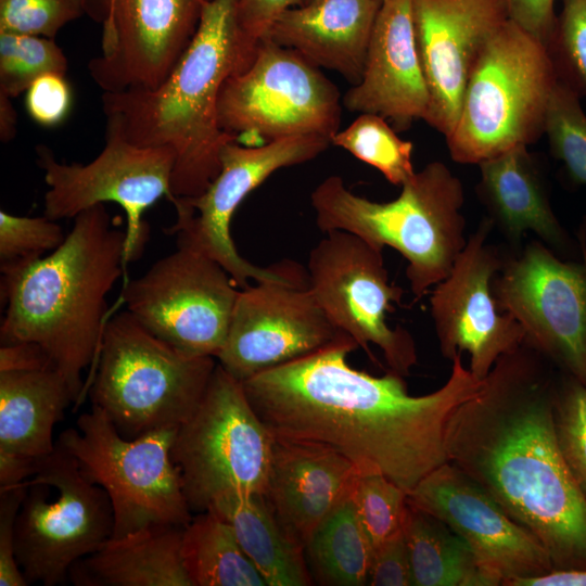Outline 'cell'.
<instances>
[{
    "mask_svg": "<svg viewBox=\"0 0 586 586\" xmlns=\"http://www.w3.org/2000/svg\"><path fill=\"white\" fill-rule=\"evenodd\" d=\"M358 347L346 336L257 373L242 381L245 395L276 436L329 446L360 473H381L408 494L448 461L447 423L482 381L456 355L447 381L415 396L399 373L351 367L347 357Z\"/></svg>",
    "mask_w": 586,
    "mask_h": 586,
    "instance_id": "6da1fadb",
    "label": "cell"
},
{
    "mask_svg": "<svg viewBox=\"0 0 586 586\" xmlns=\"http://www.w3.org/2000/svg\"><path fill=\"white\" fill-rule=\"evenodd\" d=\"M523 341L453 412L447 460L542 543L553 570L586 568V497L561 455L553 406L561 375Z\"/></svg>",
    "mask_w": 586,
    "mask_h": 586,
    "instance_id": "7a4b0ae2",
    "label": "cell"
},
{
    "mask_svg": "<svg viewBox=\"0 0 586 586\" xmlns=\"http://www.w3.org/2000/svg\"><path fill=\"white\" fill-rule=\"evenodd\" d=\"M104 204L82 211L63 243L44 257L1 267V344L40 345L81 402L82 371L95 364L106 295L126 266V229Z\"/></svg>",
    "mask_w": 586,
    "mask_h": 586,
    "instance_id": "3957f363",
    "label": "cell"
},
{
    "mask_svg": "<svg viewBox=\"0 0 586 586\" xmlns=\"http://www.w3.org/2000/svg\"><path fill=\"white\" fill-rule=\"evenodd\" d=\"M238 0H207L198 30L166 80L154 90L103 92L105 131L174 156L171 199L202 194L220 170L233 138L218 122L224 82L243 71Z\"/></svg>",
    "mask_w": 586,
    "mask_h": 586,
    "instance_id": "277c9868",
    "label": "cell"
},
{
    "mask_svg": "<svg viewBox=\"0 0 586 586\" xmlns=\"http://www.w3.org/2000/svg\"><path fill=\"white\" fill-rule=\"evenodd\" d=\"M400 188L395 200L374 202L332 175L313 190L310 204L322 232L347 231L378 249L400 253L417 301L449 275L467 244L464 191L440 161L426 164Z\"/></svg>",
    "mask_w": 586,
    "mask_h": 586,
    "instance_id": "5b68a950",
    "label": "cell"
},
{
    "mask_svg": "<svg viewBox=\"0 0 586 586\" xmlns=\"http://www.w3.org/2000/svg\"><path fill=\"white\" fill-rule=\"evenodd\" d=\"M557 81L545 43L509 18L470 75L455 129L446 138L451 160L479 165L535 143L544 135Z\"/></svg>",
    "mask_w": 586,
    "mask_h": 586,
    "instance_id": "8992f818",
    "label": "cell"
},
{
    "mask_svg": "<svg viewBox=\"0 0 586 586\" xmlns=\"http://www.w3.org/2000/svg\"><path fill=\"white\" fill-rule=\"evenodd\" d=\"M216 366L215 357L169 345L125 310L106 320L88 392L118 433L132 440L187 421Z\"/></svg>",
    "mask_w": 586,
    "mask_h": 586,
    "instance_id": "52a82bcc",
    "label": "cell"
},
{
    "mask_svg": "<svg viewBox=\"0 0 586 586\" xmlns=\"http://www.w3.org/2000/svg\"><path fill=\"white\" fill-rule=\"evenodd\" d=\"M178 428H161L128 440L92 405L78 417L76 428L59 435L55 445L74 457L81 473L107 494L114 511L111 538L150 525L186 526L191 521L193 514L170 453Z\"/></svg>",
    "mask_w": 586,
    "mask_h": 586,
    "instance_id": "ba28073f",
    "label": "cell"
},
{
    "mask_svg": "<svg viewBox=\"0 0 586 586\" xmlns=\"http://www.w3.org/2000/svg\"><path fill=\"white\" fill-rule=\"evenodd\" d=\"M275 440L242 382L217 362L201 403L178 428L170 450L191 512L205 511L231 493L266 494Z\"/></svg>",
    "mask_w": 586,
    "mask_h": 586,
    "instance_id": "9c48e42d",
    "label": "cell"
},
{
    "mask_svg": "<svg viewBox=\"0 0 586 586\" xmlns=\"http://www.w3.org/2000/svg\"><path fill=\"white\" fill-rule=\"evenodd\" d=\"M342 107L339 88L319 67L267 38L251 65L224 82L218 122L225 133L247 146L302 135L331 140Z\"/></svg>",
    "mask_w": 586,
    "mask_h": 586,
    "instance_id": "30bf717a",
    "label": "cell"
},
{
    "mask_svg": "<svg viewBox=\"0 0 586 586\" xmlns=\"http://www.w3.org/2000/svg\"><path fill=\"white\" fill-rule=\"evenodd\" d=\"M25 483L14 525L15 558L28 584L54 586L113 536V507L105 491L56 445Z\"/></svg>",
    "mask_w": 586,
    "mask_h": 586,
    "instance_id": "8fae6325",
    "label": "cell"
},
{
    "mask_svg": "<svg viewBox=\"0 0 586 586\" xmlns=\"http://www.w3.org/2000/svg\"><path fill=\"white\" fill-rule=\"evenodd\" d=\"M331 140L317 135L292 136L262 145L228 142L220 153V170L207 189L194 198H175L177 213L168 229L177 243L192 246L217 260L241 289L249 281H283L304 276L294 263L259 267L237 251L230 231L231 219L243 200L277 170L303 164L324 152Z\"/></svg>",
    "mask_w": 586,
    "mask_h": 586,
    "instance_id": "7c38bea8",
    "label": "cell"
},
{
    "mask_svg": "<svg viewBox=\"0 0 586 586\" xmlns=\"http://www.w3.org/2000/svg\"><path fill=\"white\" fill-rule=\"evenodd\" d=\"M565 259L532 240L504 255L492 282L497 308L522 327L524 341L586 385V251Z\"/></svg>",
    "mask_w": 586,
    "mask_h": 586,
    "instance_id": "4fadbf2b",
    "label": "cell"
},
{
    "mask_svg": "<svg viewBox=\"0 0 586 586\" xmlns=\"http://www.w3.org/2000/svg\"><path fill=\"white\" fill-rule=\"evenodd\" d=\"M308 285L318 304L341 331L369 355L379 347L388 370L408 375L418 362L412 335L387 323L403 296V289L390 281L383 250L360 237L334 230L311 249L307 263Z\"/></svg>",
    "mask_w": 586,
    "mask_h": 586,
    "instance_id": "5bb4252c",
    "label": "cell"
},
{
    "mask_svg": "<svg viewBox=\"0 0 586 586\" xmlns=\"http://www.w3.org/2000/svg\"><path fill=\"white\" fill-rule=\"evenodd\" d=\"M130 280L122 301L156 337L191 355L217 357L240 290L230 273L205 253L181 243Z\"/></svg>",
    "mask_w": 586,
    "mask_h": 586,
    "instance_id": "9a60e30c",
    "label": "cell"
},
{
    "mask_svg": "<svg viewBox=\"0 0 586 586\" xmlns=\"http://www.w3.org/2000/svg\"><path fill=\"white\" fill-rule=\"evenodd\" d=\"M36 152L49 188L43 215L52 220L75 218L92 206L116 203L126 214V264L138 259L150 234L144 212L163 196L171 199L173 152L139 146L106 131L103 150L87 164L61 163L44 144Z\"/></svg>",
    "mask_w": 586,
    "mask_h": 586,
    "instance_id": "2e32d148",
    "label": "cell"
},
{
    "mask_svg": "<svg viewBox=\"0 0 586 586\" xmlns=\"http://www.w3.org/2000/svg\"><path fill=\"white\" fill-rule=\"evenodd\" d=\"M207 0H86L102 25L88 69L103 92L154 90L191 43Z\"/></svg>",
    "mask_w": 586,
    "mask_h": 586,
    "instance_id": "e0dca14e",
    "label": "cell"
},
{
    "mask_svg": "<svg viewBox=\"0 0 586 586\" xmlns=\"http://www.w3.org/2000/svg\"><path fill=\"white\" fill-rule=\"evenodd\" d=\"M346 336L318 304L307 273L262 281L239 291L216 360L242 382Z\"/></svg>",
    "mask_w": 586,
    "mask_h": 586,
    "instance_id": "ac0fdd59",
    "label": "cell"
},
{
    "mask_svg": "<svg viewBox=\"0 0 586 586\" xmlns=\"http://www.w3.org/2000/svg\"><path fill=\"white\" fill-rule=\"evenodd\" d=\"M492 221L485 217L468 237L449 275L430 297V313L442 356L451 359L467 352L469 370L480 381L504 354L518 347L524 330L497 308L492 282L504 255L488 242Z\"/></svg>",
    "mask_w": 586,
    "mask_h": 586,
    "instance_id": "d6986e66",
    "label": "cell"
},
{
    "mask_svg": "<svg viewBox=\"0 0 586 586\" xmlns=\"http://www.w3.org/2000/svg\"><path fill=\"white\" fill-rule=\"evenodd\" d=\"M407 499L463 538L494 586H514L553 570L536 536L448 461L424 476L408 492Z\"/></svg>",
    "mask_w": 586,
    "mask_h": 586,
    "instance_id": "ffe728a7",
    "label": "cell"
},
{
    "mask_svg": "<svg viewBox=\"0 0 586 586\" xmlns=\"http://www.w3.org/2000/svg\"><path fill=\"white\" fill-rule=\"evenodd\" d=\"M506 0H412L416 43L430 95L424 122L445 139L485 46L509 20Z\"/></svg>",
    "mask_w": 586,
    "mask_h": 586,
    "instance_id": "44dd1931",
    "label": "cell"
},
{
    "mask_svg": "<svg viewBox=\"0 0 586 586\" xmlns=\"http://www.w3.org/2000/svg\"><path fill=\"white\" fill-rule=\"evenodd\" d=\"M342 105L380 115L396 131L425 119L430 95L416 43L412 0H382L361 80L346 91Z\"/></svg>",
    "mask_w": 586,
    "mask_h": 586,
    "instance_id": "7402d4cb",
    "label": "cell"
},
{
    "mask_svg": "<svg viewBox=\"0 0 586 586\" xmlns=\"http://www.w3.org/2000/svg\"><path fill=\"white\" fill-rule=\"evenodd\" d=\"M266 497L304 547L315 528L351 492L359 473L329 446L276 436Z\"/></svg>",
    "mask_w": 586,
    "mask_h": 586,
    "instance_id": "603a6c76",
    "label": "cell"
},
{
    "mask_svg": "<svg viewBox=\"0 0 586 586\" xmlns=\"http://www.w3.org/2000/svg\"><path fill=\"white\" fill-rule=\"evenodd\" d=\"M528 146L512 148L479 164L476 194L487 218L505 239L519 246L526 232L565 259L582 250L552 209L546 180Z\"/></svg>",
    "mask_w": 586,
    "mask_h": 586,
    "instance_id": "cb8c5ba5",
    "label": "cell"
},
{
    "mask_svg": "<svg viewBox=\"0 0 586 586\" xmlns=\"http://www.w3.org/2000/svg\"><path fill=\"white\" fill-rule=\"evenodd\" d=\"M382 0H313L284 11L268 38L353 86L362 77Z\"/></svg>",
    "mask_w": 586,
    "mask_h": 586,
    "instance_id": "d4e9b609",
    "label": "cell"
},
{
    "mask_svg": "<svg viewBox=\"0 0 586 586\" xmlns=\"http://www.w3.org/2000/svg\"><path fill=\"white\" fill-rule=\"evenodd\" d=\"M184 526L150 525L76 561L68 572L75 586H192L181 558Z\"/></svg>",
    "mask_w": 586,
    "mask_h": 586,
    "instance_id": "484cf974",
    "label": "cell"
},
{
    "mask_svg": "<svg viewBox=\"0 0 586 586\" xmlns=\"http://www.w3.org/2000/svg\"><path fill=\"white\" fill-rule=\"evenodd\" d=\"M74 403L55 369L0 372V456L36 469L54 451L53 428Z\"/></svg>",
    "mask_w": 586,
    "mask_h": 586,
    "instance_id": "4316f807",
    "label": "cell"
},
{
    "mask_svg": "<svg viewBox=\"0 0 586 586\" xmlns=\"http://www.w3.org/2000/svg\"><path fill=\"white\" fill-rule=\"evenodd\" d=\"M208 509L231 526L267 586L313 584L304 547L281 524L265 494L231 493L216 498Z\"/></svg>",
    "mask_w": 586,
    "mask_h": 586,
    "instance_id": "83f0119b",
    "label": "cell"
},
{
    "mask_svg": "<svg viewBox=\"0 0 586 586\" xmlns=\"http://www.w3.org/2000/svg\"><path fill=\"white\" fill-rule=\"evenodd\" d=\"M404 535L412 585L494 586L463 538L441 520L409 502Z\"/></svg>",
    "mask_w": 586,
    "mask_h": 586,
    "instance_id": "f1b7e54d",
    "label": "cell"
},
{
    "mask_svg": "<svg viewBox=\"0 0 586 586\" xmlns=\"http://www.w3.org/2000/svg\"><path fill=\"white\" fill-rule=\"evenodd\" d=\"M352 492L320 522L305 546L309 572L319 585H368L373 547L357 515Z\"/></svg>",
    "mask_w": 586,
    "mask_h": 586,
    "instance_id": "f546056e",
    "label": "cell"
},
{
    "mask_svg": "<svg viewBox=\"0 0 586 586\" xmlns=\"http://www.w3.org/2000/svg\"><path fill=\"white\" fill-rule=\"evenodd\" d=\"M181 558L192 586L266 585L231 526L213 509L196 513L184 526Z\"/></svg>",
    "mask_w": 586,
    "mask_h": 586,
    "instance_id": "4dcf8cb0",
    "label": "cell"
},
{
    "mask_svg": "<svg viewBox=\"0 0 586 586\" xmlns=\"http://www.w3.org/2000/svg\"><path fill=\"white\" fill-rule=\"evenodd\" d=\"M396 132L382 116L361 113L346 129L332 137L331 144L374 167L392 184L402 186L416 173L413 144Z\"/></svg>",
    "mask_w": 586,
    "mask_h": 586,
    "instance_id": "1f68e13d",
    "label": "cell"
},
{
    "mask_svg": "<svg viewBox=\"0 0 586 586\" xmlns=\"http://www.w3.org/2000/svg\"><path fill=\"white\" fill-rule=\"evenodd\" d=\"M551 155L573 187L586 186V114L581 98L557 81L545 123Z\"/></svg>",
    "mask_w": 586,
    "mask_h": 586,
    "instance_id": "d6a6232c",
    "label": "cell"
},
{
    "mask_svg": "<svg viewBox=\"0 0 586 586\" xmlns=\"http://www.w3.org/2000/svg\"><path fill=\"white\" fill-rule=\"evenodd\" d=\"M67 66L53 39L0 33V93L16 98L42 75H65Z\"/></svg>",
    "mask_w": 586,
    "mask_h": 586,
    "instance_id": "836d02e7",
    "label": "cell"
},
{
    "mask_svg": "<svg viewBox=\"0 0 586 586\" xmlns=\"http://www.w3.org/2000/svg\"><path fill=\"white\" fill-rule=\"evenodd\" d=\"M352 494L373 549L403 532L408 511L405 489L381 473L359 472Z\"/></svg>",
    "mask_w": 586,
    "mask_h": 586,
    "instance_id": "e575fe53",
    "label": "cell"
},
{
    "mask_svg": "<svg viewBox=\"0 0 586 586\" xmlns=\"http://www.w3.org/2000/svg\"><path fill=\"white\" fill-rule=\"evenodd\" d=\"M545 47L558 82L586 98V0H562Z\"/></svg>",
    "mask_w": 586,
    "mask_h": 586,
    "instance_id": "d590c367",
    "label": "cell"
},
{
    "mask_svg": "<svg viewBox=\"0 0 586 586\" xmlns=\"http://www.w3.org/2000/svg\"><path fill=\"white\" fill-rule=\"evenodd\" d=\"M553 420L561 455L586 497V385L564 372L559 379Z\"/></svg>",
    "mask_w": 586,
    "mask_h": 586,
    "instance_id": "8d00e7d4",
    "label": "cell"
},
{
    "mask_svg": "<svg viewBox=\"0 0 586 586\" xmlns=\"http://www.w3.org/2000/svg\"><path fill=\"white\" fill-rule=\"evenodd\" d=\"M56 220L0 212V267L25 264L53 252L65 240Z\"/></svg>",
    "mask_w": 586,
    "mask_h": 586,
    "instance_id": "74e56055",
    "label": "cell"
},
{
    "mask_svg": "<svg viewBox=\"0 0 586 586\" xmlns=\"http://www.w3.org/2000/svg\"><path fill=\"white\" fill-rule=\"evenodd\" d=\"M86 13V0H0V33L53 39Z\"/></svg>",
    "mask_w": 586,
    "mask_h": 586,
    "instance_id": "f35d334b",
    "label": "cell"
},
{
    "mask_svg": "<svg viewBox=\"0 0 586 586\" xmlns=\"http://www.w3.org/2000/svg\"><path fill=\"white\" fill-rule=\"evenodd\" d=\"M302 4L304 0H238L237 25L243 71L253 62L278 17L288 9Z\"/></svg>",
    "mask_w": 586,
    "mask_h": 586,
    "instance_id": "ab89813d",
    "label": "cell"
},
{
    "mask_svg": "<svg viewBox=\"0 0 586 586\" xmlns=\"http://www.w3.org/2000/svg\"><path fill=\"white\" fill-rule=\"evenodd\" d=\"M26 110L39 125H59L67 115L72 92L65 75L50 73L37 78L26 90Z\"/></svg>",
    "mask_w": 586,
    "mask_h": 586,
    "instance_id": "60d3db41",
    "label": "cell"
},
{
    "mask_svg": "<svg viewBox=\"0 0 586 586\" xmlns=\"http://www.w3.org/2000/svg\"><path fill=\"white\" fill-rule=\"evenodd\" d=\"M27 485L0 488V586L28 585L14 553V525Z\"/></svg>",
    "mask_w": 586,
    "mask_h": 586,
    "instance_id": "b9f144b4",
    "label": "cell"
},
{
    "mask_svg": "<svg viewBox=\"0 0 586 586\" xmlns=\"http://www.w3.org/2000/svg\"><path fill=\"white\" fill-rule=\"evenodd\" d=\"M368 585H412L410 558L404 530L373 549Z\"/></svg>",
    "mask_w": 586,
    "mask_h": 586,
    "instance_id": "7bdbcfd3",
    "label": "cell"
},
{
    "mask_svg": "<svg viewBox=\"0 0 586 586\" xmlns=\"http://www.w3.org/2000/svg\"><path fill=\"white\" fill-rule=\"evenodd\" d=\"M506 2L509 17L545 43L557 18L555 0H506Z\"/></svg>",
    "mask_w": 586,
    "mask_h": 586,
    "instance_id": "ee69618b",
    "label": "cell"
},
{
    "mask_svg": "<svg viewBox=\"0 0 586 586\" xmlns=\"http://www.w3.org/2000/svg\"><path fill=\"white\" fill-rule=\"evenodd\" d=\"M55 369L44 349L33 342L1 344L0 372Z\"/></svg>",
    "mask_w": 586,
    "mask_h": 586,
    "instance_id": "f6af8a7d",
    "label": "cell"
},
{
    "mask_svg": "<svg viewBox=\"0 0 586 586\" xmlns=\"http://www.w3.org/2000/svg\"><path fill=\"white\" fill-rule=\"evenodd\" d=\"M514 586H586V568L551 570L539 576L521 579Z\"/></svg>",
    "mask_w": 586,
    "mask_h": 586,
    "instance_id": "bcb514c9",
    "label": "cell"
},
{
    "mask_svg": "<svg viewBox=\"0 0 586 586\" xmlns=\"http://www.w3.org/2000/svg\"><path fill=\"white\" fill-rule=\"evenodd\" d=\"M17 115L12 98L0 93V139L7 143L16 135Z\"/></svg>",
    "mask_w": 586,
    "mask_h": 586,
    "instance_id": "7dc6e473",
    "label": "cell"
},
{
    "mask_svg": "<svg viewBox=\"0 0 586 586\" xmlns=\"http://www.w3.org/2000/svg\"><path fill=\"white\" fill-rule=\"evenodd\" d=\"M585 243H586V237L584 235V237L581 238V244L583 245L584 250L586 251Z\"/></svg>",
    "mask_w": 586,
    "mask_h": 586,
    "instance_id": "c3c4849f",
    "label": "cell"
},
{
    "mask_svg": "<svg viewBox=\"0 0 586 586\" xmlns=\"http://www.w3.org/2000/svg\"><path fill=\"white\" fill-rule=\"evenodd\" d=\"M310 1H313V0H304V3H307V2H310Z\"/></svg>",
    "mask_w": 586,
    "mask_h": 586,
    "instance_id": "681fc988",
    "label": "cell"
}]
</instances>
